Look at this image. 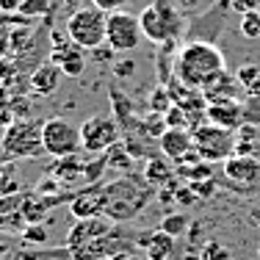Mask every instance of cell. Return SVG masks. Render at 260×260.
Instances as JSON below:
<instances>
[{"label": "cell", "instance_id": "obj_1", "mask_svg": "<svg viewBox=\"0 0 260 260\" xmlns=\"http://www.w3.org/2000/svg\"><path fill=\"white\" fill-rule=\"evenodd\" d=\"M227 72L224 53L213 42H185L175 55V78L185 89L208 91Z\"/></svg>", "mask_w": 260, "mask_h": 260}, {"label": "cell", "instance_id": "obj_2", "mask_svg": "<svg viewBox=\"0 0 260 260\" xmlns=\"http://www.w3.org/2000/svg\"><path fill=\"white\" fill-rule=\"evenodd\" d=\"M103 191H105V210H103V216H105V219H111V221H130V219H136V216L147 208V202H150V197H152L150 183L141 180V177H136V175L119 177V180L108 183Z\"/></svg>", "mask_w": 260, "mask_h": 260}, {"label": "cell", "instance_id": "obj_3", "mask_svg": "<svg viewBox=\"0 0 260 260\" xmlns=\"http://www.w3.org/2000/svg\"><path fill=\"white\" fill-rule=\"evenodd\" d=\"M185 20L188 17H183L175 0H152L139 14L141 36L152 45H169V42H177L180 36H185V25H188Z\"/></svg>", "mask_w": 260, "mask_h": 260}, {"label": "cell", "instance_id": "obj_4", "mask_svg": "<svg viewBox=\"0 0 260 260\" xmlns=\"http://www.w3.org/2000/svg\"><path fill=\"white\" fill-rule=\"evenodd\" d=\"M105 22H108V11H103L100 6L91 3L80 11L67 14V36L80 50L89 53L94 47L105 45Z\"/></svg>", "mask_w": 260, "mask_h": 260}, {"label": "cell", "instance_id": "obj_5", "mask_svg": "<svg viewBox=\"0 0 260 260\" xmlns=\"http://www.w3.org/2000/svg\"><path fill=\"white\" fill-rule=\"evenodd\" d=\"M6 158H42L45 144H42V122L34 119H14L3 130L0 139Z\"/></svg>", "mask_w": 260, "mask_h": 260}, {"label": "cell", "instance_id": "obj_6", "mask_svg": "<svg viewBox=\"0 0 260 260\" xmlns=\"http://www.w3.org/2000/svg\"><path fill=\"white\" fill-rule=\"evenodd\" d=\"M42 144H45V155L55 160L61 158H75L80 147V127H75L64 116H50L42 122Z\"/></svg>", "mask_w": 260, "mask_h": 260}, {"label": "cell", "instance_id": "obj_7", "mask_svg": "<svg viewBox=\"0 0 260 260\" xmlns=\"http://www.w3.org/2000/svg\"><path fill=\"white\" fill-rule=\"evenodd\" d=\"M194 139V152L200 160L216 164V160H227L235 152V130L219 127V125H197L191 130Z\"/></svg>", "mask_w": 260, "mask_h": 260}, {"label": "cell", "instance_id": "obj_8", "mask_svg": "<svg viewBox=\"0 0 260 260\" xmlns=\"http://www.w3.org/2000/svg\"><path fill=\"white\" fill-rule=\"evenodd\" d=\"M119 122L108 114H94L80 122V147L89 155H103L105 150L119 144Z\"/></svg>", "mask_w": 260, "mask_h": 260}, {"label": "cell", "instance_id": "obj_9", "mask_svg": "<svg viewBox=\"0 0 260 260\" xmlns=\"http://www.w3.org/2000/svg\"><path fill=\"white\" fill-rule=\"evenodd\" d=\"M141 25L139 17H133L130 11H108V22H105V45L114 53H133L141 45Z\"/></svg>", "mask_w": 260, "mask_h": 260}, {"label": "cell", "instance_id": "obj_10", "mask_svg": "<svg viewBox=\"0 0 260 260\" xmlns=\"http://www.w3.org/2000/svg\"><path fill=\"white\" fill-rule=\"evenodd\" d=\"M219 11H233L230 0H216L208 11H202L194 22L185 25V42H213L219 39V34L224 30V14L219 17Z\"/></svg>", "mask_w": 260, "mask_h": 260}, {"label": "cell", "instance_id": "obj_11", "mask_svg": "<svg viewBox=\"0 0 260 260\" xmlns=\"http://www.w3.org/2000/svg\"><path fill=\"white\" fill-rule=\"evenodd\" d=\"M114 230V221L105 219V216H91V219H78L75 224H72V230L67 233V249L70 252H80L86 249L89 244H94L97 238H103V235H108Z\"/></svg>", "mask_w": 260, "mask_h": 260}, {"label": "cell", "instance_id": "obj_12", "mask_svg": "<svg viewBox=\"0 0 260 260\" xmlns=\"http://www.w3.org/2000/svg\"><path fill=\"white\" fill-rule=\"evenodd\" d=\"M53 50H50V61L64 72L67 78H78L86 70V50H80L75 42H64L58 36V30H53Z\"/></svg>", "mask_w": 260, "mask_h": 260}, {"label": "cell", "instance_id": "obj_13", "mask_svg": "<svg viewBox=\"0 0 260 260\" xmlns=\"http://www.w3.org/2000/svg\"><path fill=\"white\" fill-rule=\"evenodd\" d=\"M224 177L238 188H252L260 180V160L252 155H230L224 160Z\"/></svg>", "mask_w": 260, "mask_h": 260}, {"label": "cell", "instance_id": "obj_14", "mask_svg": "<svg viewBox=\"0 0 260 260\" xmlns=\"http://www.w3.org/2000/svg\"><path fill=\"white\" fill-rule=\"evenodd\" d=\"M158 144L164 158L169 160H185L194 152V139H191V130L185 127H166L164 136L158 139Z\"/></svg>", "mask_w": 260, "mask_h": 260}, {"label": "cell", "instance_id": "obj_15", "mask_svg": "<svg viewBox=\"0 0 260 260\" xmlns=\"http://www.w3.org/2000/svg\"><path fill=\"white\" fill-rule=\"evenodd\" d=\"M205 116L210 119V125H219L227 130H238L244 125V103L238 100H216L208 103Z\"/></svg>", "mask_w": 260, "mask_h": 260}, {"label": "cell", "instance_id": "obj_16", "mask_svg": "<svg viewBox=\"0 0 260 260\" xmlns=\"http://www.w3.org/2000/svg\"><path fill=\"white\" fill-rule=\"evenodd\" d=\"M70 210H72V216H75V219L103 216V210H105V191H103V185L75 194V197H72V202H70Z\"/></svg>", "mask_w": 260, "mask_h": 260}, {"label": "cell", "instance_id": "obj_17", "mask_svg": "<svg viewBox=\"0 0 260 260\" xmlns=\"http://www.w3.org/2000/svg\"><path fill=\"white\" fill-rule=\"evenodd\" d=\"M61 78H64V72H61L53 61H47V64H39L34 70V75H30V89H34V94L47 97L61 86Z\"/></svg>", "mask_w": 260, "mask_h": 260}, {"label": "cell", "instance_id": "obj_18", "mask_svg": "<svg viewBox=\"0 0 260 260\" xmlns=\"http://www.w3.org/2000/svg\"><path fill=\"white\" fill-rule=\"evenodd\" d=\"M22 202H25V197H20V194L0 197V227L17 230L20 221L25 224V219H22Z\"/></svg>", "mask_w": 260, "mask_h": 260}, {"label": "cell", "instance_id": "obj_19", "mask_svg": "<svg viewBox=\"0 0 260 260\" xmlns=\"http://www.w3.org/2000/svg\"><path fill=\"white\" fill-rule=\"evenodd\" d=\"M175 246H177V238L166 235L164 230H152L150 244H147L144 249H147V257H150V260H172Z\"/></svg>", "mask_w": 260, "mask_h": 260}, {"label": "cell", "instance_id": "obj_20", "mask_svg": "<svg viewBox=\"0 0 260 260\" xmlns=\"http://www.w3.org/2000/svg\"><path fill=\"white\" fill-rule=\"evenodd\" d=\"M188 216L185 213H172V216H166L164 221H160V227L158 230H164L166 235H172V238H180V235L188 233Z\"/></svg>", "mask_w": 260, "mask_h": 260}, {"label": "cell", "instance_id": "obj_21", "mask_svg": "<svg viewBox=\"0 0 260 260\" xmlns=\"http://www.w3.org/2000/svg\"><path fill=\"white\" fill-rule=\"evenodd\" d=\"M169 175H172V166L166 164V160H150V164H147V183L150 185L166 183Z\"/></svg>", "mask_w": 260, "mask_h": 260}, {"label": "cell", "instance_id": "obj_22", "mask_svg": "<svg viewBox=\"0 0 260 260\" xmlns=\"http://www.w3.org/2000/svg\"><path fill=\"white\" fill-rule=\"evenodd\" d=\"M241 34L252 42H260V9L249 11V14H241Z\"/></svg>", "mask_w": 260, "mask_h": 260}, {"label": "cell", "instance_id": "obj_23", "mask_svg": "<svg viewBox=\"0 0 260 260\" xmlns=\"http://www.w3.org/2000/svg\"><path fill=\"white\" fill-rule=\"evenodd\" d=\"M230 246L221 244V241H208L205 246H202V257L200 260H230Z\"/></svg>", "mask_w": 260, "mask_h": 260}, {"label": "cell", "instance_id": "obj_24", "mask_svg": "<svg viewBox=\"0 0 260 260\" xmlns=\"http://www.w3.org/2000/svg\"><path fill=\"white\" fill-rule=\"evenodd\" d=\"M22 17H39L45 11H50V0H20Z\"/></svg>", "mask_w": 260, "mask_h": 260}, {"label": "cell", "instance_id": "obj_25", "mask_svg": "<svg viewBox=\"0 0 260 260\" xmlns=\"http://www.w3.org/2000/svg\"><path fill=\"white\" fill-rule=\"evenodd\" d=\"M244 125H260V94L244 103Z\"/></svg>", "mask_w": 260, "mask_h": 260}, {"label": "cell", "instance_id": "obj_26", "mask_svg": "<svg viewBox=\"0 0 260 260\" xmlns=\"http://www.w3.org/2000/svg\"><path fill=\"white\" fill-rule=\"evenodd\" d=\"M22 238L30 241V244H45V241H47V230H45V227H39V224H28V227H22Z\"/></svg>", "mask_w": 260, "mask_h": 260}, {"label": "cell", "instance_id": "obj_27", "mask_svg": "<svg viewBox=\"0 0 260 260\" xmlns=\"http://www.w3.org/2000/svg\"><path fill=\"white\" fill-rule=\"evenodd\" d=\"M111 70H114V75L119 80H127L136 72V64H133V61H127V58H122V61H116V64H111Z\"/></svg>", "mask_w": 260, "mask_h": 260}, {"label": "cell", "instance_id": "obj_28", "mask_svg": "<svg viewBox=\"0 0 260 260\" xmlns=\"http://www.w3.org/2000/svg\"><path fill=\"white\" fill-rule=\"evenodd\" d=\"M230 9L235 14H249V11L260 9V0H230Z\"/></svg>", "mask_w": 260, "mask_h": 260}, {"label": "cell", "instance_id": "obj_29", "mask_svg": "<svg viewBox=\"0 0 260 260\" xmlns=\"http://www.w3.org/2000/svg\"><path fill=\"white\" fill-rule=\"evenodd\" d=\"M177 9L183 11V17H197L200 14V0H175Z\"/></svg>", "mask_w": 260, "mask_h": 260}, {"label": "cell", "instance_id": "obj_30", "mask_svg": "<svg viewBox=\"0 0 260 260\" xmlns=\"http://www.w3.org/2000/svg\"><path fill=\"white\" fill-rule=\"evenodd\" d=\"M89 53H91V61H100V64L114 58V50H111L108 45H100V47H94V50H89Z\"/></svg>", "mask_w": 260, "mask_h": 260}, {"label": "cell", "instance_id": "obj_31", "mask_svg": "<svg viewBox=\"0 0 260 260\" xmlns=\"http://www.w3.org/2000/svg\"><path fill=\"white\" fill-rule=\"evenodd\" d=\"M91 3L100 6L103 11H119V9H125L130 0H91Z\"/></svg>", "mask_w": 260, "mask_h": 260}, {"label": "cell", "instance_id": "obj_32", "mask_svg": "<svg viewBox=\"0 0 260 260\" xmlns=\"http://www.w3.org/2000/svg\"><path fill=\"white\" fill-rule=\"evenodd\" d=\"M61 6L67 9V14H72V11H80L86 6H91V0H61Z\"/></svg>", "mask_w": 260, "mask_h": 260}, {"label": "cell", "instance_id": "obj_33", "mask_svg": "<svg viewBox=\"0 0 260 260\" xmlns=\"http://www.w3.org/2000/svg\"><path fill=\"white\" fill-rule=\"evenodd\" d=\"M0 11H20V0H0Z\"/></svg>", "mask_w": 260, "mask_h": 260}, {"label": "cell", "instance_id": "obj_34", "mask_svg": "<svg viewBox=\"0 0 260 260\" xmlns=\"http://www.w3.org/2000/svg\"><path fill=\"white\" fill-rule=\"evenodd\" d=\"M111 260H141V257H136L133 252H119V255H114Z\"/></svg>", "mask_w": 260, "mask_h": 260}, {"label": "cell", "instance_id": "obj_35", "mask_svg": "<svg viewBox=\"0 0 260 260\" xmlns=\"http://www.w3.org/2000/svg\"><path fill=\"white\" fill-rule=\"evenodd\" d=\"M257 257H260V246H257Z\"/></svg>", "mask_w": 260, "mask_h": 260}, {"label": "cell", "instance_id": "obj_36", "mask_svg": "<svg viewBox=\"0 0 260 260\" xmlns=\"http://www.w3.org/2000/svg\"><path fill=\"white\" fill-rule=\"evenodd\" d=\"M100 260H111V257H100Z\"/></svg>", "mask_w": 260, "mask_h": 260}, {"label": "cell", "instance_id": "obj_37", "mask_svg": "<svg viewBox=\"0 0 260 260\" xmlns=\"http://www.w3.org/2000/svg\"><path fill=\"white\" fill-rule=\"evenodd\" d=\"M144 260H150V257H144Z\"/></svg>", "mask_w": 260, "mask_h": 260}]
</instances>
